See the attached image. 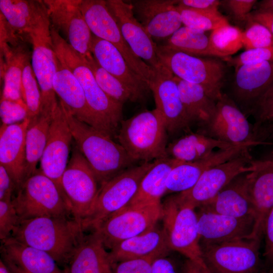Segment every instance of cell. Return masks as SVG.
I'll return each mask as SVG.
<instances>
[{"label":"cell","instance_id":"39","mask_svg":"<svg viewBox=\"0 0 273 273\" xmlns=\"http://www.w3.org/2000/svg\"><path fill=\"white\" fill-rule=\"evenodd\" d=\"M242 32L230 24L216 28L209 36L211 47L219 57H229L243 48Z\"/></svg>","mask_w":273,"mask_h":273},{"label":"cell","instance_id":"17","mask_svg":"<svg viewBox=\"0 0 273 273\" xmlns=\"http://www.w3.org/2000/svg\"><path fill=\"white\" fill-rule=\"evenodd\" d=\"M80 0H44L51 25L66 36L68 43L84 57L91 54L92 32L79 7Z\"/></svg>","mask_w":273,"mask_h":273},{"label":"cell","instance_id":"12","mask_svg":"<svg viewBox=\"0 0 273 273\" xmlns=\"http://www.w3.org/2000/svg\"><path fill=\"white\" fill-rule=\"evenodd\" d=\"M248 151L205 171L190 190L175 195L182 205L195 209L213 198L237 176L253 171Z\"/></svg>","mask_w":273,"mask_h":273},{"label":"cell","instance_id":"46","mask_svg":"<svg viewBox=\"0 0 273 273\" xmlns=\"http://www.w3.org/2000/svg\"><path fill=\"white\" fill-rule=\"evenodd\" d=\"M156 258L150 256L117 262L113 264L112 273H151Z\"/></svg>","mask_w":273,"mask_h":273},{"label":"cell","instance_id":"50","mask_svg":"<svg viewBox=\"0 0 273 273\" xmlns=\"http://www.w3.org/2000/svg\"><path fill=\"white\" fill-rule=\"evenodd\" d=\"M15 190L17 188L14 181L5 168L0 165V200L12 199Z\"/></svg>","mask_w":273,"mask_h":273},{"label":"cell","instance_id":"32","mask_svg":"<svg viewBox=\"0 0 273 273\" xmlns=\"http://www.w3.org/2000/svg\"><path fill=\"white\" fill-rule=\"evenodd\" d=\"M179 162L169 157L155 160L153 166L145 175L136 193L128 205L161 203V197L166 192L168 176Z\"/></svg>","mask_w":273,"mask_h":273},{"label":"cell","instance_id":"21","mask_svg":"<svg viewBox=\"0 0 273 273\" xmlns=\"http://www.w3.org/2000/svg\"><path fill=\"white\" fill-rule=\"evenodd\" d=\"M178 1L139 0L132 1L134 13L152 38L170 37L181 27L180 15L177 9Z\"/></svg>","mask_w":273,"mask_h":273},{"label":"cell","instance_id":"49","mask_svg":"<svg viewBox=\"0 0 273 273\" xmlns=\"http://www.w3.org/2000/svg\"><path fill=\"white\" fill-rule=\"evenodd\" d=\"M256 0H228L225 1L226 6L238 19L243 20L248 17L253 6L257 3Z\"/></svg>","mask_w":273,"mask_h":273},{"label":"cell","instance_id":"14","mask_svg":"<svg viewBox=\"0 0 273 273\" xmlns=\"http://www.w3.org/2000/svg\"><path fill=\"white\" fill-rule=\"evenodd\" d=\"M73 139L59 100L52 114L47 143L40 160L39 170L55 183L62 194L61 178L68 163Z\"/></svg>","mask_w":273,"mask_h":273},{"label":"cell","instance_id":"25","mask_svg":"<svg viewBox=\"0 0 273 273\" xmlns=\"http://www.w3.org/2000/svg\"><path fill=\"white\" fill-rule=\"evenodd\" d=\"M113 264L101 238L92 231L84 235L64 270L66 273H112Z\"/></svg>","mask_w":273,"mask_h":273},{"label":"cell","instance_id":"53","mask_svg":"<svg viewBox=\"0 0 273 273\" xmlns=\"http://www.w3.org/2000/svg\"><path fill=\"white\" fill-rule=\"evenodd\" d=\"M250 18L251 21L265 26L273 35V10H258Z\"/></svg>","mask_w":273,"mask_h":273},{"label":"cell","instance_id":"45","mask_svg":"<svg viewBox=\"0 0 273 273\" xmlns=\"http://www.w3.org/2000/svg\"><path fill=\"white\" fill-rule=\"evenodd\" d=\"M20 219L12 199L0 200V239L9 238Z\"/></svg>","mask_w":273,"mask_h":273},{"label":"cell","instance_id":"6","mask_svg":"<svg viewBox=\"0 0 273 273\" xmlns=\"http://www.w3.org/2000/svg\"><path fill=\"white\" fill-rule=\"evenodd\" d=\"M154 161L133 166L100 187L94 205L82 222L84 230H95L109 216L128 205Z\"/></svg>","mask_w":273,"mask_h":273},{"label":"cell","instance_id":"41","mask_svg":"<svg viewBox=\"0 0 273 273\" xmlns=\"http://www.w3.org/2000/svg\"><path fill=\"white\" fill-rule=\"evenodd\" d=\"M201 175L194 162H179L168 176L166 193H179L188 191L196 184Z\"/></svg>","mask_w":273,"mask_h":273},{"label":"cell","instance_id":"19","mask_svg":"<svg viewBox=\"0 0 273 273\" xmlns=\"http://www.w3.org/2000/svg\"><path fill=\"white\" fill-rule=\"evenodd\" d=\"M90 51L97 63L129 91L134 102L142 103L146 100L151 90L148 84L132 70L116 48L93 34Z\"/></svg>","mask_w":273,"mask_h":273},{"label":"cell","instance_id":"37","mask_svg":"<svg viewBox=\"0 0 273 273\" xmlns=\"http://www.w3.org/2000/svg\"><path fill=\"white\" fill-rule=\"evenodd\" d=\"M84 58L97 83L108 96L122 104L127 101L134 102L129 91L117 78L102 68L92 53Z\"/></svg>","mask_w":273,"mask_h":273},{"label":"cell","instance_id":"9","mask_svg":"<svg viewBox=\"0 0 273 273\" xmlns=\"http://www.w3.org/2000/svg\"><path fill=\"white\" fill-rule=\"evenodd\" d=\"M261 241L246 238L200 246L210 273H266L260 257Z\"/></svg>","mask_w":273,"mask_h":273},{"label":"cell","instance_id":"34","mask_svg":"<svg viewBox=\"0 0 273 273\" xmlns=\"http://www.w3.org/2000/svg\"><path fill=\"white\" fill-rule=\"evenodd\" d=\"M180 97L191 124L202 126L213 116L216 102L212 100L200 85L182 80L174 75Z\"/></svg>","mask_w":273,"mask_h":273},{"label":"cell","instance_id":"54","mask_svg":"<svg viewBox=\"0 0 273 273\" xmlns=\"http://www.w3.org/2000/svg\"><path fill=\"white\" fill-rule=\"evenodd\" d=\"M255 139L257 141L264 142L271 140L273 142V125L262 126L254 129Z\"/></svg>","mask_w":273,"mask_h":273},{"label":"cell","instance_id":"3","mask_svg":"<svg viewBox=\"0 0 273 273\" xmlns=\"http://www.w3.org/2000/svg\"><path fill=\"white\" fill-rule=\"evenodd\" d=\"M62 103L75 144L101 186L136 162L112 137L75 118Z\"/></svg>","mask_w":273,"mask_h":273},{"label":"cell","instance_id":"24","mask_svg":"<svg viewBox=\"0 0 273 273\" xmlns=\"http://www.w3.org/2000/svg\"><path fill=\"white\" fill-rule=\"evenodd\" d=\"M30 120L1 125L0 164L7 170L18 191L26 180L25 135Z\"/></svg>","mask_w":273,"mask_h":273},{"label":"cell","instance_id":"35","mask_svg":"<svg viewBox=\"0 0 273 273\" xmlns=\"http://www.w3.org/2000/svg\"><path fill=\"white\" fill-rule=\"evenodd\" d=\"M52 116L39 114L29 120L25 135V173L26 179L36 171V165L44 150Z\"/></svg>","mask_w":273,"mask_h":273},{"label":"cell","instance_id":"23","mask_svg":"<svg viewBox=\"0 0 273 273\" xmlns=\"http://www.w3.org/2000/svg\"><path fill=\"white\" fill-rule=\"evenodd\" d=\"M253 171L246 174L254 225L250 238L262 239L266 218L273 207V166L260 165L251 161Z\"/></svg>","mask_w":273,"mask_h":273},{"label":"cell","instance_id":"20","mask_svg":"<svg viewBox=\"0 0 273 273\" xmlns=\"http://www.w3.org/2000/svg\"><path fill=\"white\" fill-rule=\"evenodd\" d=\"M196 213L200 245L250 238L253 217L237 218L199 209Z\"/></svg>","mask_w":273,"mask_h":273},{"label":"cell","instance_id":"36","mask_svg":"<svg viewBox=\"0 0 273 273\" xmlns=\"http://www.w3.org/2000/svg\"><path fill=\"white\" fill-rule=\"evenodd\" d=\"M168 48L194 56L219 57L211 47L205 32L181 26L167 40Z\"/></svg>","mask_w":273,"mask_h":273},{"label":"cell","instance_id":"5","mask_svg":"<svg viewBox=\"0 0 273 273\" xmlns=\"http://www.w3.org/2000/svg\"><path fill=\"white\" fill-rule=\"evenodd\" d=\"M162 228L171 251L178 252L210 273L204 263L201 250L196 209L181 205L175 195L162 204Z\"/></svg>","mask_w":273,"mask_h":273},{"label":"cell","instance_id":"42","mask_svg":"<svg viewBox=\"0 0 273 273\" xmlns=\"http://www.w3.org/2000/svg\"><path fill=\"white\" fill-rule=\"evenodd\" d=\"M242 32L243 48L246 50L273 47V35L263 25L251 21Z\"/></svg>","mask_w":273,"mask_h":273},{"label":"cell","instance_id":"2","mask_svg":"<svg viewBox=\"0 0 273 273\" xmlns=\"http://www.w3.org/2000/svg\"><path fill=\"white\" fill-rule=\"evenodd\" d=\"M84 231L82 223L72 216H41L20 219L10 237L47 252L65 267Z\"/></svg>","mask_w":273,"mask_h":273},{"label":"cell","instance_id":"48","mask_svg":"<svg viewBox=\"0 0 273 273\" xmlns=\"http://www.w3.org/2000/svg\"><path fill=\"white\" fill-rule=\"evenodd\" d=\"M252 109L255 113L256 123L273 111V82L257 100Z\"/></svg>","mask_w":273,"mask_h":273},{"label":"cell","instance_id":"10","mask_svg":"<svg viewBox=\"0 0 273 273\" xmlns=\"http://www.w3.org/2000/svg\"><path fill=\"white\" fill-rule=\"evenodd\" d=\"M72 148L61 178V190L72 217L82 223L94 205L100 187L85 157L75 145Z\"/></svg>","mask_w":273,"mask_h":273},{"label":"cell","instance_id":"58","mask_svg":"<svg viewBox=\"0 0 273 273\" xmlns=\"http://www.w3.org/2000/svg\"><path fill=\"white\" fill-rule=\"evenodd\" d=\"M0 273H12L2 258L0 259Z\"/></svg>","mask_w":273,"mask_h":273},{"label":"cell","instance_id":"60","mask_svg":"<svg viewBox=\"0 0 273 273\" xmlns=\"http://www.w3.org/2000/svg\"><path fill=\"white\" fill-rule=\"evenodd\" d=\"M267 273H273V269L270 270Z\"/></svg>","mask_w":273,"mask_h":273},{"label":"cell","instance_id":"16","mask_svg":"<svg viewBox=\"0 0 273 273\" xmlns=\"http://www.w3.org/2000/svg\"><path fill=\"white\" fill-rule=\"evenodd\" d=\"M1 14L18 34L32 37L51 38V23L44 1L0 0Z\"/></svg>","mask_w":273,"mask_h":273},{"label":"cell","instance_id":"29","mask_svg":"<svg viewBox=\"0 0 273 273\" xmlns=\"http://www.w3.org/2000/svg\"><path fill=\"white\" fill-rule=\"evenodd\" d=\"M273 82V61L244 65L236 70L234 94L242 103L254 106Z\"/></svg>","mask_w":273,"mask_h":273},{"label":"cell","instance_id":"43","mask_svg":"<svg viewBox=\"0 0 273 273\" xmlns=\"http://www.w3.org/2000/svg\"><path fill=\"white\" fill-rule=\"evenodd\" d=\"M24 102H17L1 97L0 117L2 124L9 125L21 122L28 118Z\"/></svg>","mask_w":273,"mask_h":273},{"label":"cell","instance_id":"8","mask_svg":"<svg viewBox=\"0 0 273 273\" xmlns=\"http://www.w3.org/2000/svg\"><path fill=\"white\" fill-rule=\"evenodd\" d=\"M13 203L20 219L41 216H72L55 183L39 169L17 191Z\"/></svg>","mask_w":273,"mask_h":273},{"label":"cell","instance_id":"28","mask_svg":"<svg viewBox=\"0 0 273 273\" xmlns=\"http://www.w3.org/2000/svg\"><path fill=\"white\" fill-rule=\"evenodd\" d=\"M53 87L60 100L75 118L96 128L95 120L80 84L70 70L58 57Z\"/></svg>","mask_w":273,"mask_h":273},{"label":"cell","instance_id":"38","mask_svg":"<svg viewBox=\"0 0 273 273\" xmlns=\"http://www.w3.org/2000/svg\"><path fill=\"white\" fill-rule=\"evenodd\" d=\"M184 26L206 32L229 25L218 10H201L177 5Z\"/></svg>","mask_w":273,"mask_h":273},{"label":"cell","instance_id":"15","mask_svg":"<svg viewBox=\"0 0 273 273\" xmlns=\"http://www.w3.org/2000/svg\"><path fill=\"white\" fill-rule=\"evenodd\" d=\"M156 104L170 134L189 128L191 123L183 105L174 75L163 64L154 68V74L149 83Z\"/></svg>","mask_w":273,"mask_h":273},{"label":"cell","instance_id":"57","mask_svg":"<svg viewBox=\"0 0 273 273\" xmlns=\"http://www.w3.org/2000/svg\"><path fill=\"white\" fill-rule=\"evenodd\" d=\"M259 10H273V0H264L258 5Z\"/></svg>","mask_w":273,"mask_h":273},{"label":"cell","instance_id":"40","mask_svg":"<svg viewBox=\"0 0 273 273\" xmlns=\"http://www.w3.org/2000/svg\"><path fill=\"white\" fill-rule=\"evenodd\" d=\"M30 60L31 56L25 61L21 81L22 99L26 105L30 120L40 114L41 106L40 90Z\"/></svg>","mask_w":273,"mask_h":273},{"label":"cell","instance_id":"51","mask_svg":"<svg viewBox=\"0 0 273 273\" xmlns=\"http://www.w3.org/2000/svg\"><path fill=\"white\" fill-rule=\"evenodd\" d=\"M169 254L159 256L154 260L151 273H179L175 263Z\"/></svg>","mask_w":273,"mask_h":273},{"label":"cell","instance_id":"27","mask_svg":"<svg viewBox=\"0 0 273 273\" xmlns=\"http://www.w3.org/2000/svg\"><path fill=\"white\" fill-rule=\"evenodd\" d=\"M170 251L162 227L156 225L146 233L120 242L111 249L109 253L114 264L130 259L157 257Z\"/></svg>","mask_w":273,"mask_h":273},{"label":"cell","instance_id":"7","mask_svg":"<svg viewBox=\"0 0 273 273\" xmlns=\"http://www.w3.org/2000/svg\"><path fill=\"white\" fill-rule=\"evenodd\" d=\"M161 63L179 78L202 86L215 102L221 98L225 75L224 65L219 60L202 58L157 46Z\"/></svg>","mask_w":273,"mask_h":273},{"label":"cell","instance_id":"26","mask_svg":"<svg viewBox=\"0 0 273 273\" xmlns=\"http://www.w3.org/2000/svg\"><path fill=\"white\" fill-rule=\"evenodd\" d=\"M246 173L236 177L213 198L197 209L237 218H254L247 189Z\"/></svg>","mask_w":273,"mask_h":273},{"label":"cell","instance_id":"33","mask_svg":"<svg viewBox=\"0 0 273 273\" xmlns=\"http://www.w3.org/2000/svg\"><path fill=\"white\" fill-rule=\"evenodd\" d=\"M234 146L199 132L191 133L169 143L166 152L168 157L179 161L191 162L207 157L215 148L225 149Z\"/></svg>","mask_w":273,"mask_h":273},{"label":"cell","instance_id":"31","mask_svg":"<svg viewBox=\"0 0 273 273\" xmlns=\"http://www.w3.org/2000/svg\"><path fill=\"white\" fill-rule=\"evenodd\" d=\"M1 50L5 56L3 67L4 86L1 98L17 102H24L21 92V81L24 63L31 56L22 40L9 45L1 44Z\"/></svg>","mask_w":273,"mask_h":273},{"label":"cell","instance_id":"52","mask_svg":"<svg viewBox=\"0 0 273 273\" xmlns=\"http://www.w3.org/2000/svg\"><path fill=\"white\" fill-rule=\"evenodd\" d=\"M220 2L217 0L178 1L177 5L201 10H218Z\"/></svg>","mask_w":273,"mask_h":273},{"label":"cell","instance_id":"55","mask_svg":"<svg viewBox=\"0 0 273 273\" xmlns=\"http://www.w3.org/2000/svg\"><path fill=\"white\" fill-rule=\"evenodd\" d=\"M273 125V111L269 113L260 121L255 123L254 127L256 128L261 126Z\"/></svg>","mask_w":273,"mask_h":273},{"label":"cell","instance_id":"13","mask_svg":"<svg viewBox=\"0 0 273 273\" xmlns=\"http://www.w3.org/2000/svg\"><path fill=\"white\" fill-rule=\"evenodd\" d=\"M202 134L232 145H264L256 141L253 127L237 106L226 95L216 103L215 112L202 126Z\"/></svg>","mask_w":273,"mask_h":273},{"label":"cell","instance_id":"44","mask_svg":"<svg viewBox=\"0 0 273 273\" xmlns=\"http://www.w3.org/2000/svg\"><path fill=\"white\" fill-rule=\"evenodd\" d=\"M225 59L230 65L235 67V70L244 65L273 61V47L246 50L235 58Z\"/></svg>","mask_w":273,"mask_h":273},{"label":"cell","instance_id":"1","mask_svg":"<svg viewBox=\"0 0 273 273\" xmlns=\"http://www.w3.org/2000/svg\"><path fill=\"white\" fill-rule=\"evenodd\" d=\"M51 36L59 60L73 73L80 84L96 123V128L116 136L122 119L123 104L108 96L97 83L83 56L76 52L53 26Z\"/></svg>","mask_w":273,"mask_h":273},{"label":"cell","instance_id":"47","mask_svg":"<svg viewBox=\"0 0 273 273\" xmlns=\"http://www.w3.org/2000/svg\"><path fill=\"white\" fill-rule=\"evenodd\" d=\"M263 236L265 245L263 256L265 264L270 270L273 269V207L266 218Z\"/></svg>","mask_w":273,"mask_h":273},{"label":"cell","instance_id":"22","mask_svg":"<svg viewBox=\"0 0 273 273\" xmlns=\"http://www.w3.org/2000/svg\"><path fill=\"white\" fill-rule=\"evenodd\" d=\"M30 42L32 44L31 65L41 93L40 114L52 116L58 103L53 87L57 56L51 38L32 37Z\"/></svg>","mask_w":273,"mask_h":273},{"label":"cell","instance_id":"30","mask_svg":"<svg viewBox=\"0 0 273 273\" xmlns=\"http://www.w3.org/2000/svg\"><path fill=\"white\" fill-rule=\"evenodd\" d=\"M1 242L2 258L10 260L26 273H66L43 251L23 244L11 237Z\"/></svg>","mask_w":273,"mask_h":273},{"label":"cell","instance_id":"18","mask_svg":"<svg viewBox=\"0 0 273 273\" xmlns=\"http://www.w3.org/2000/svg\"><path fill=\"white\" fill-rule=\"evenodd\" d=\"M122 36L134 54L154 68L162 65L156 53L157 45L134 16L131 3L106 1Z\"/></svg>","mask_w":273,"mask_h":273},{"label":"cell","instance_id":"11","mask_svg":"<svg viewBox=\"0 0 273 273\" xmlns=\"http://www.w3.org/2000/svg\"><path fill=\"white\" fill-rule=\"evenodd\" d=\"M162 203L127 205L109 216L93 231L96 232L107 249L146 233L161 219Z\"/></svg>","mask_w":273,"mask_h":273},{"label":"cell","instance_id":"59","mask_svg":"<svg viewBox=\"0 0 273 273\" xmlns=\"http://www.w3.org/2000/svg\"><path fill=\"white\" fill-rule=\"evenodd\" d=\"M253 162L258 165H269L273 166V160H268L265 161H253Z\"/></svg>","mask_w":273,"mask_h":273},{"label":"cell","instance_id":"56","mask_svg":"<svg viewBox=\"0 0 273 273\" xmlns=\"http://www.w3.org/2000/svg\"><path fill=\"white\" fill-rule=\"evenodd\" d=\"M2 259L4 261L12 273H26L10 260L4 258Z\"/></svg>","mask_w":273,"mask_h":273},{"label":"cell","instance_id":"4","mask_svg":"<svg viewBox=\"0 0 273 273\" xmlns=\"http://www.w3.org/2000/svg\"><path fill=\"white\" fill-rule=\"evenodd\" d=\"M117 134L119 144L136 161L151 162L168 157L167 130L155 108L122 120Z\"/></svg>","mask_w":273,"mask_h":273}]
</instances>
